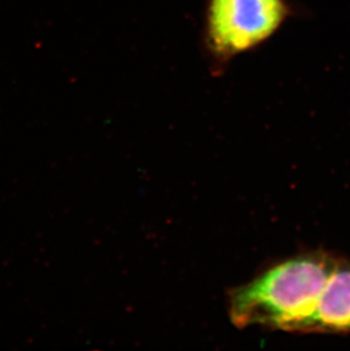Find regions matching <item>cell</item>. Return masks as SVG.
Masks as SVG:
<instances>
[{
  "instance_id": "6da1fadb",
  "label": "cell",
  "mask_w": 350,
  "mask_h": 351,
  "mask_svg": "<svg viewBox=\"0 0 350 351\" xmlns=\"http://www.w3.org/2000/svg\"><path fill=\"white\" fill-rule=\"evenodd\" d=\"M338 258L310 252L279 263L230 293V317L238 328L263 325L301 332L314 313Z\"/></svg>"
},
{
  "instance_id": "7a4b0ae2",
  "label": "cell",
  "mask_w": 350,
  "mask_h": 351,
  "mask_svg": "<svg viewBox=\"0 0 350 351\" xmlns=\"http://www.w3.org/2000/svg\"><path fill=\"white\" fill-rule=\"evenodd\" d=\"M285 0H209L205 45L218 64L268 41L290 16Z\"/></svg>"
},
{
  "instance_id": "3957f363",
  "label": "cell",
  "mask_w": 350,
  "mask_h": 351,
  "mask_svg": "<svg viewBox=\"0 0 350 351\" xmlns=\"http://www.w3.org/2000/svg\"><path fill=\"white\" fill-rule=\"evenodd\" d=\"M301 332L350 333V259L338 258L320 302Z\"/></svg>"
}]
</instances>
